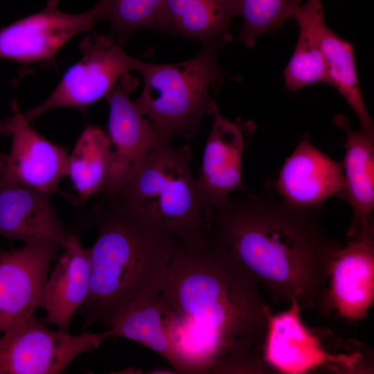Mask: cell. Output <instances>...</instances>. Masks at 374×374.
Listing matches in <instances>:
<instances>
[{"label": "cell", "instance_id": "6", "mask_svg": "<svg viewBox=\"0 0 374 374\" xmlns=\"http://www.w3.org/2000/svg\"><path fill=\"white\" fill-rule=\"evenodd\" d=\"M113 336L111 330L78 335L52 330L33 316L0 334V374L60 373Z\"/></svg>", "mask_w": 374, "mask_h": 374}, {"label": "cell", "instance_id": "22", "mask_svg": "<svg viewBox=\"0 0 374 374\" xmlns=\"http://www.w3.org/2000/svg\"><path fill=\"white\" fill-rule=\"evenodd\" d=\"M111 143L108 135L98 126L85 127L69 155L67 175L78 193L81 204L103 193L111 163Z\"/></svg>", "mask_w": 374, "mask_h": 374}, {"label": "cell", "instance_id": "4", "mask_svg": "<svg viewBox=\"0 0 374 374\" xmlns=\"http://www.w3.org/2000/svg\"><path fill=\"white\" fill-rule=\"evenodd\" d=\"M191 154L188 145L161 141L133 166L112 195L194 250L208 239L204 215L207 205L190 172Z\"/></svg>", "mask_w": 374, "mask_h": 374}, {"label": "cell", "instance_id": "23", "mask_svg": "<svg viewBox=\"0 0 374 374\" xmlns=\"http://www.w3.org/2000/svg\"><path fill=\"white\" fill-rule=\"evenodd\" d=\"M321 48L328 84L342 95L357 115L360 131L374 142V125L362 94L353 45L327 25L323 30Z\"/></svg>", "mask_w": 374, "mask_h": 374}, {"label": "cell", "instance_id": "12", "mask_svg": "<svg viewBox=\"0 0 374 374\" xmlns=\"http://www.w3.org/2000/svg\"><path fill=\"white\" fill-rule=\"evenodd\" d=\"M138 84L136 78L126 73L105 98L109 106L107 135L112 155L104 195H114L133 166L159 143L169 139L130 100V93Z\"/></svg>", "mask_w": 374, "mask_h": 374}, {"label": "cell", "instance_id": "1", "mask_svg": "<svg viewBox=\"0 0 374 374\" xmlns=\"http://www.w3.org/2000/svg\"><path fill=\"white\" fill-rule=\"evenodd\" d=\"M208 240L226 250L278 301L328 316V282L342 245L310 209L251 194L206 206Z\"/></svg>", "mask_w": 374, "mask_h": 374}, {"label": "cell", "instance_id": "24", "mask_svg": "<svg viewBox=\"0 0 374 374\" xmlns=\"http://www.w3.org/2000/svg\"><path fill=\"white\" fill-rule=\"evenodd\" d=\"M238 15L242 17L240 41L253 48L257 39L292 18L302 0H235Z\"/></svg>", "mask_w": 374, "mask_h": 374}, {"label": "cell", "instance_id": "25", "mask_svg": "<svg viewBox=\"0 0 374 374\" xmlns=\"http://www.w3.org/2000/svg\"><path fill=\"white\" fill-rule=\"evenodd\" d=\"M164 0H99L102 19H108L116 42L123 44L136 30L157 29Z\"/></svg>", "mask_w": 374, "mask_h": 374}, {"label": "cell", "instance_id": "17", "mask_svg": "<svg viewBox=\"0 0 374 374\" xmlns=\"http://www.w3.org/2000/svg\"><path fill=\"white\" fill-rule=\"evenodd\" d=\"M62 249L46 281L40 308L46 312L43 321L69 332L73 315L88 297L91 267L89 248L75 234Z\"/></svg>", "mask_w": 374, "mask_h": 374}, {"label": "cell", "instance_id": "10", "mask_svg": "<svg viewBox=\"0 0 374 374\" xmlns=\"http://www.w3.org/2000/svg\"><path fill=\"white\" fill-rule=\"evenodd\" d=\"M289 305L269 317L263 356L270 367L296 374L321 366L354 371L362 362L360 352L337 354L325 348L316 330L303 322L298 303L293 300Z\"/></svg>", "mask_w": 374, "mask_h": 374}, {"label": "cell", "instance_id": "14", "mask_svg": "<svg viewBox=\"0 0 374 374\" xmlns=\"http://www.w3.org/2000/svg\"><path fill=\"white\" fill-rule=\"evenodd\" d=\"M332 310L350 321L365 317L374 300L373 224L338 249L330 274Z\"/></svg>", "mask_w": 374, "mask_h": 374}, {"label": "cell", "instance_id": "7", "mask_svg": "<svg viewBox=\"0 0 374 374\" xmlns=\"http://www.w3.org/2000/svg\"><path fill=\"white\" fill-rule=\"evenodd\" d=\"M80 49L82 58L66 71L51 94L24 113L28 121L55 108L84 110L105 98L123 75L136 71L139 60L111 37L92 33L82 41Z\"/></svg>", "mask_w": 374, "mask_h": 374}, {"label": "cell", "instance_id": "21", "mask_svg": "<svg viewBox=\"0 0 374 374\" xmlns=\"http://www.w3.org/2000/svg\"><path fill=\"white\" fill-rule=\"evenodd\" d=\"M299 28L296 44L283 71L285 87L295 92L316 83L328 84L321 48L322 33L326 25L321 0H306L293 17Z\"/></svg>", "mask_w": 374, "mask_h": 374}, {"label": "cell", "instance_id": "8", "mask_svg": "<svg viewBox=\"0 0 374 374\" xmlns=\"http://www.w3.org/2000/svg\"><path fill=\"white\" fill-rule=\"evenodd\" d=\"M58 0L0 30V58L20 64L52 61L58 50L78 33L89 31L102 19L94 6L78 14L62 12Z\"/></svg>", "mask_w": 374, "mask_h": 374}, {"label": "cell", "instance_id": "9", "mask_svg": "<svg viewBox=\"0 0 374 374\" xmlns=\"http://www.w3.org/2000/svg\"><path fill=\"white\" fill-rule=\"evenodd\" d=\"M62 248L41 240L0 250V334L35 316L51 265Z\"/></svg>", "mask_w": 374, "mask_h": 374}, {"label": "cell", "instance_id": "13", "mask_svg": "<svg viewBox=\"0 0 374 374\" xmlns=\"http://www.w3.org/2000/svg\"><path fill=\"white\" fill-rule=\"evenodd\" d=\"M275 188L287 204L310 210L320 207L331 197L343 199L342 164L316 148L306 134L285 161Z\"/></svg>", "mask_w": 374, "mask_h": 374}, {"label": "cell", "instance_id": "11", "mask_svg": "<svg viewBox=\"0 0 374 374\" xmlns=\"http://www.w3.org/2000/svg\"><path fill=\"white\" fill-rule=\"evenodd\" d=\"M10 108L11 115L0 121V134L11 138L5 172L0 177L48 194L57 192L60 181L67 175L69 154L30 125L15 98Z\"/></svg>", "mask_w": 374, "mask_h": 374}, {"label": "cell", "instance_id": "16", "mask_svg": "<svg viewBox=\"0 0 374 374\" xmlns=\"http://www.w3.org/2000/svg\"><path fill=\"white\" fill-rule=\"evenodd\" d=\"M0 235L25 243L49 240L64 247L71 233L48 193L0 177Z\"/></svg>", "mask_w": 374, "mask_h": 374}, {"label": "cell", "instance_id": "19", "mask_svg": "<svg viewBox=\"0 0 374 374\" xmlns=\"http://www.w3.org/2000/svg\"><path fill=\"white\" fill-rule=\"evenodd\" d=\"M238 15L235 0H164L158 30L199 39L220 50L231 41L229 28Z\"/></svg>", "mask_w": 374, "mask_h": 374}, {"label": "cell", "instance_id": "3", "mask_svg": "<svg viewBox=\"0 0 374 374\" xmlns=\"http://www.w3.org/2000/svg\"><path fill=\"white\" fill-rule=\"evenodd\" d=\"M98 234L89 248L91 275L80 311L84 326L108 324L118 310L159 293L178 245L172 233L114 195H104L90 215Z\"/></svg>", "mask_w": 374, "mask_h": 374}, {"label": "cell", "instance_id": "26", "mask_svg": "<svg viewBox=\"0 0 374 374\" xmlns=\"http://www.w3.org/2000/svg\"><path fill=\"white\" fill-rule=\"evenodd\" d=\"M6 159H7V154L4 153H0V172L4 170Z\"/></svg>", "mask_w": 374, "mask_h": 374}, {"label": "cell", "instance_id": "20", "mask_svg": "<svg viewBox=\"0 0 374 374\" xmlns=\"http://www.w3.org/2000/svg\"><path fill=\"white\" fill-rule=\"evenodd\" d=\"M332 121L346 133V150L341 163L345 182L343 199L347 201L353 213L348 238L373 224L374 142L360 130L354 131L345 116L337 114Z\"/></svg>", "mask_w": 374, "mask_h": 374}, {"label": "cell", "instance_id": "18", "mask_svg": "<svg viewBox=\"0 0 374 374\" xmlns=\"http://www.w3.org/2000/svg\"><path fill=\"white\" fill-rule=\"evenodd\" d=\"M177 313L161 293L136 299L118 310L108 323L114 335L136 341L156 352L184 373L175 339Z\"/></svg>", "mask_w": 374, "mask_h": 374}, {"label": "cell", "instance_id": "2", "mask_svg": "<svg viewBox=\"0 0 374 374\" xmlns=\"http://www.w3.org/2000/svg\"><path fill=\"white\" fill-rule=\"evenodd\" d=\"M256 279L224 249L207 240L178 245L161 293L177 314L211 331L227 354L224 373H265L263 350L271 311Z\"/></svg>", "mask_w": 374, "mask_h": 374}, {"label": "cell", "instance_id": "5", "mask_svg": "<svg viewBox=\"0 0 374 374\" xmlns=\"http://www.w3.org/2000/svg\"><path fill=\"white\" fill-rule=\"evenodd\" d=\"M218 51L204 48L195 57L172 64L138 60L136 71L144 87L134 105L169 139L193 138L202 118L217 107L211 91L225 75L217 61Z\"/></svg>", "mask_w": 374, "mask_h": 374}, {"label": "cell", "instance_id": "15", "mask_svg": "<svg viewBox=\"0 0 374 374\" xmlns=\"http://www.w3.org/2000/svg\"><path fill=\"white\" fill-rule=\"evenodd\" d=\"M212 115L196 184L207 206L219 207L231 193L246 188L242 175L244 134L243 124L226 118L218 107Z\"/></svg>", "mask_w": 374, "mask_h": 374}]
</instances>
